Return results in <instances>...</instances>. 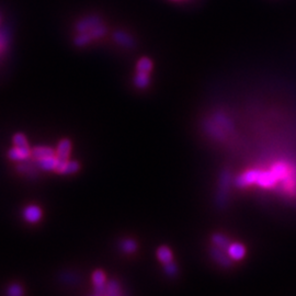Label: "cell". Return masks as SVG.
I'll list each match as a JSON object with an SVG mask.
<instances>
[{"label": "cell", "instance_id": "cell-8", "mask_svg": "<svg viewBox=\"0 0 296 296\" xmlns=\"http://www.w3.org/2000/svg\"><path fill=\"white\" fill-rule=\"evenodd\" d=\"M211 256L217 263H219V265L223 267H229L230 263H232L228 254H226L223 249H221L219 247H214L211 249Z\"/></svg>", "mask_w": 296, "mask_h": 296}, {"label": "cell", "instance_id": "cell-11", "mask_svg": "<svg viewBox=\"0 0 296 296\" xmlns=\"http://www.w3.org/2000/svg\"><path fill=\"white\" fill-rule=\"evenodd\" d=\"M72 150V143L68 140H62L57 147L56 157L58 161H67Z\"/></svg>", "mask_w": 296, "mask_h": 296}, {"label": "cell", "instance_id": "cell-20", "mask_svg": "<svg viewBox=\"0 0 296 296\" xmlns=\"http://www.w3.org/2000/svg\"><path fill=\"white\" fill-rule=\"evenodd\" d=\"M121 249L126 253H132L134 251H136L137 249V244L134 242L133 239H124L121 243Z\"/></svg>", "mask_w": 296, "mask_h": 296}, {"label": "cell", "instance_id": "cell-15", "mask_svg": "<svg viewBox=\"0 0 296 296\" xmlns=\"http://www.w3.org/2000/svg\"><path fill=\"white\" fill-rule=\"evenodd\" d=\"M212 242L215 245V247H219L223 250H227L228 246L230 245L229 240L227 237H225L224 235L222 234H214L212 236Z\"/></svg>", "mask_w": 296, "mask_h": 296}, {"label": "cell", "instance_id": "cell-4", "mask_svg": "<svg viewBox=\"0 0 296 296\" xmlns=\"http://www.w3.org/2000/svg\"><path fill=\"white\" fill-rule=\"evenodd\" d=\"M92 283L95 285L96 295H105V274L103 271L97 270L92 273Z\"/></svg>", "mask_w": 296, "mask_h": 296}, {"label": "cell", "instance_id": "cell-9", "mask_svg": "<svg viewBox=\"0 0 296 296\" xmlns=\"http://www.w3.org/2000/svg\"><path fill=\"white\" fill-rule=\"evenodd\" d=\"M227 254L232 260L235 261L242 260V259L245 257V254H246V249H245L243 245L239 243L230 244L227 248Z\"/></svg>", "mask_w": 296, "mask_h": 296}, {"label": "cell", "instance_id": "cell-24", "mask_svg": "<svg viewBox=\"0 0 296 296\" xmlns=\"http://www.w3.org/2000/svg\"><path fill=\"white\" fill-rule=\"evenodd\" d=\"M165 272L168 275L173 276V275L177 274L178 268H177V266H175L173 261H170L168 263H165Z\"/></svg>", "mask_w": 296, "mask_h": 296}, {"label": "cell", "instance_id": "cell-23", "mask_svg": "<svg viewBox=\"0 0 296 296\" xmlns=\"http://www.w3.org/2000/svg\"><path fill=\"white\" fill-rule=\"evenodd\" d=\"M7 293L11 296H20L23 294V289L19 284H12L9 286Z\"/></svg>", "mask_w": 296, "mask_h": 296}, {"label": "cell", "instance_id": "cell-12", "mask_svg": "<svg viewBox=\"0 0 296 296\" xmlns=\"http://www.w3.org/2000/svg\"><path fill=\"white\" fill-rule=\"evenodd\" d=\"M113 38H114L115 42L120 45L124 46V48L131 49V48H133L134 44H135L132 36L127 34L126 32H124V31H115L113 34Z\"/></svg>", "mask_w": 296, "mask_h": 296}, {"label": "cell", "instance_id": "cell-5", "mask_svg": "<svg viewBox=\"0 0 296 296\" xmlns=\"http://www.w3.org/2000/svg\"><path fill=\"white\" fill-rule=\"evenodd\" d=\"M31 149L30 147H13L8 152V157L11 160L15 161H21V160H25L29 158V157L32 155L31 154Z\"/></svg>", "mask_w": 296, "mask_h": 296}, {"label": "cell", "instance_id": "cell-2", "mask_svg": "<svg viewBox=\"0 0 296 296\" xmlns=\"http://www.w3.org/2000/svg\"><path fill=\"white\" fill-rule=\"evenodd\" d=\"M258 173H259L258 169L246 171V173L240 174L239 177L236 179V186L239 188H245L250 186V184H256Z\"/></svg>", "mask_w": 296, "mask_h": 296}, {"label": "cell", "instance_id": "cell-19", "mask_svg": "<svg viewBox=\"0 0 296 296\" xmlns=\"http://www.w3.org/2000/svg\"><path fill=\"white\" fill-rule=\"evenodd\" d=\"M120 294H121V288L117 281H111L105 285V295L115 296Z\"/></svg>", "mask_w": 296, "mask_h": 296}, {"label": "cell", "instance_id": "cell-10", "mask_svg": "<svg viewBox=\"0 0 296 296\" xmlns=\"http://www.w3.org/2000/svg\"><path fill=\"white\" fill-rule=\"evenodd\" d=\"M57 164H58V159H57L56 155L43 157V158L36 159V165H38V167L45 171L55 170L57 167Z\"/></svg>", "mask_w": 296, "mask_h": 296}, {"label": "cell", "instance_id": "cell-13", "mask_svg": "<svg viewBox=\"0 0 296 296\" xmlns=\"http://www.w3.org/2000/svg\"><path fill=\"white\" fill-rule=\"evenodd\" d=\"M31 154L35 159H39V158H43V157L55 156V151L50 147L38 146V147H35V148H33V149H32Z\"/></svg>", "mask_w": 296, "mask_h": 296}, {"label": "cell", "instance_id": "cell-18", "mask_svg": "<svg viewBox=\"0 0 296 296\" xmlns=\"http://www.w3.org/2000/svg\"><path fill=\"white\" fill-rule=\"evenodd\" d=\"M92 40L94 39H92V36L89 32H82V33H79L75 39H74V43H75L76 46L82 48V46H86L89 44Z\"/></svg>", "mask_w": 296, "mask_h": 296}, {"label": "cell", "instance_id": "cell-3", "mask_svg": "<svg viewBox=\"0 0 296 296\" xmlns=\"http://www.w3.org/2000/svg\"><path fill=\"white\" fill-rule=\"evenodd\" d=\"M101 23V19L97 16H91L87 17L81 19L79 22L76 25V30L78 33H82V32H89L95 26H97Z\"/></svg>", "mask_w": 296, "mask_h": 296}, {"label": "cell", "instance_id": "cell-14", "mask_svg": "<svg viewBox=\"0 0 296 296\" xmlns=\"http://www.w3.org/2000/svg\"><path fill=\"white\" fill-rule=\"evenodd\" d=\"M149 74L147 73H137L134 77V84L140 89H145L149 85Z\"/></svg>", "mask_w": 296, "mask_h": 296}, {"label": "cell", "instance_id": "cell-7", "mask_svg": "<svg viewBox=\"0 0 296 296\" xmlns=\"http://www.w3.org/2000/svg\"><path fill=\"white\" fill-rule=\"evenodd\" d=\"M23 217L29 223H36L42 217V210L36 205H29L23 211Z\"/></svg>", "mask_w": 296, "mask_h": 296}, {"label": "cell", "instance_id": "cell-16", "mask_svg": "<svg viewBox=\"0 0 296 296\" xmlns=\"http://www.w3.org/2000/svg\"><path fill=\"white\" fill-rule=\"evenodd\" d=\"M157 257H158L159 260L163 263H168L170 261H173V251L166 246H161L158 248V250H157Z\"/></svg>", "mask_w": 296, "mask_h": 296}, {"label": "cell", "instance_id": "cell-17", "mask_svg": "<svg viewBox=\"0 0 296 296\" xmlns=\"http://www.w3.org/2000/svg\"><path fill=\"white\" fill-rule=\"evenodd\" d=\"M152 69V62L149 58L147 57H143L140 61L137 62L136 65V71L137 73H147L149 74Z\"/></svg>", "mask_w": 296, "mask_h": 296}, {"label": "cell", "instance_id": "cell-1", "mask_svg": "<svg viewBox=\"0 0 296 296\" xmlns=\"http://www.w3.org/2000/svg\"><path fill=\"white\" fill-rule=\"evenodd\" d=\"M276 181H277V177L272 170L271 171L259 170L258 178L256 181V184H258V186L263 188H270V187H273Z\"/></svg>", "mask_w": 296, "mask_h": 296}, {"label": "cell", "instance_id": "cell-21", "mask_svg": "<svg viewBox=\"0 0 296 296\" xmlns=\"http://www.w3.org/2000/svg\"><path fill=\"white\" fill-rule=\"evenodd\" d=\"M13 144H15L16 147H29V143H27V140L25 134L22 133H18L13 136Z\"/></svg>", "mask_w": 296, "mask_h": 296}, {"label": "cell", "instance_id": "cell-22", "mask_svg": "<svg viewBox=\"0 0 296 296\" xmlns=\"http://www.w3.org/2000/svg\"><path fill=\"white\" fill-rule=\"evenodd\" d=\"M89 33L91 34L92 39L97 40V39L102 38V36L106 33V29H105V26H103V25L100 23V25H98L97 26H95L94 29H92L91 31H89Z\"/></svg>", "mask_w": 296, "mask_h": 296}, {"label": "cell", "instance_id": "cell-6", "mask_svg": "<svg viewBox=\"0 0 296 296\" xmlns=\"http://www.w3.org/2000/svg\"><path fill=\"white\" fill-rule=\"evenodd\" d=\"M79 164L77 161H73V160H67V161H58L57 167L55 169V171L58 173L62 174H71V173H75L79 170Z\"/></svg>", "mask_w": 296, "mask_h": 296}]
</instances>
